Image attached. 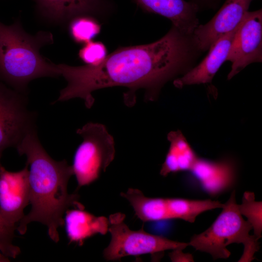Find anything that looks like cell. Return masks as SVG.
Listing matches in <instances>:
<instances>
[{"instance_id": "3", "label": "cell", "mask_w": 262, "mask_h": 262, "mask_svg": "<svg viewBox=\"0 0 262 262\" xmlns=\"http://www.w3.org/2000/svg\"><path fill=\"white\" fill-rule=\"evenodd\" d=\"M53 42L50 32L39 31L32 35L24 31L19 20L10 25L0 21V82L25 94L32 80L59 76L56 65L49 63L39 51Z\"/></svg>"}, {"instance_id": "10", "label": "cell", "mask_w": 262, "mask_h": 262, "mask_svg": "<svg viewBox=\"0 0 262 262\" xmlns=\"http://www.w3.org/2000/svg\"><path fill=\"white\" fill-rule=\"evenodd\" d=\"M254 0H226L215 16L207 23L198 25L192 37L201 52L208 50L220 37L235 29Z\"/></svg>"}, {"instance_id": "13", "label": "cell", "mask_w": 262, "mask_h": 262, "mask_svg": "<svg viewBox=\"0 0 262 262\" xmlns=\"http://www.w3.org/2000/svg\"><path fill=\"white\" fill-rule=\"evenodd\" d=\"M146 12L157 14L169 19L181 33L192 35L199 25L195 3L185 0H132Z\"/></svg>"}, {"instance_id": "24", "label": "cell", "mask_w": 262, "mask_h": 262, "mask_svg": "<svg viewBox=\"0 0 262 262\" xmlns=\"http://www.w3.org/2000/svg\"><path fill=\"white\" fill-rule=\"evenodd\" d=\"M221 0H190L198 7L199 10L201 9H214L219 4Z\"/></svg>"}, {"instance_id": "16", "label": "cell", "mask_w": 262, "mask_h": 262, "mask_svg": "<svg viewBox=\"0 0 262 262\" xmlns=\"http://www.w3.org/2000/svg\"><path fill=\"white\" fill-rule=\"evenodd\" d=\"M167 138L170 145L160 174L165 177L171 173L190 171L198 157L186 138L180 131L169 132Z\"/></svg>"}, {"instance_id": "11", "label": "cell", "mask_w": 262, "mask_h": 262, "mask_svg": "<svg viewBox=\"0 0 262 262\" xmlns=\"http://www.w3.org/2000/svg\"><path fill=\"white\" fill-rule=\"evenodd\" d=\"M37 12L51 22L64 24L81 15L107 17L115 10L111 0H34Z\"/></svg>"}, {"instance_id": "17", "label": "cell", "mask_w": 262, "mask_h": 262, "mask_svg": "<svg viewBox=\"0 0 262 262\" xmlns=\"http://www.w3.org/2000/svg\"><path fill=\"white\" fill-rule=\"evenodd\" d=\"M120 196L128 200L135 215L143 222L171 219L166 198L149 197L135 188H129Z\"/></svg>"}, {"instance_id": "23", "label": "cell", "mask_w": 262, "mask_h": 262, "mask_svg": "<svg viewBox=\"0 0 262 262\" xmlns=\"http://www.w3.org/2000/svg\"><path fill=\"white\" fill-rule=\"evenodd\" d=\"M183 249H176L169 254L172 262H194L192 255L189 253H184Z\"/></svg>"}, {"instance_id": "15", "label": "cell", "mask_w": 262, "mask_h": 262, "mask_svg": "<svg viewBox=\"0 0 262 262\" xmlns=\"http://www.w3.org/2000/svg\"><path fill=\"white\" fill-rule=\"evenodd\" d=\"M64 224L69 241L81 245L94 235L107 233L109 220L105 216H95L84 209L74 208L66 212Z\"/></svg>"}, {"instance_id": "5", "label": "cell", "mask_w": 262, "mask_h": 262, "mask_svg": "<svg viewBox=\"0 0 262 262\" xmlns=\"http://www.w3.org/2000/svg\"><path fill=\"white\" fill-rule=\"evenodd\" d=\"M76 132L82 138L74 157L72 168L78 187L97 180L114 160L115 143L105 125L88 122Z\"/></svg>"}, {"instance_id": "6", "label": "cell", "mask_w": 262, "mask_h": 262, "mask_svg": "<svg viewBox=\"0 0 262 262\" xmlns=\"http://www.w3.org/2000/svg\"><path fill=\"white\" fill-rule=\"evenodd\" d=\"M125 215L120 213L111 214L108 218V232L111 237L103 252L107 261L120 260L129 256L155 254L168 250L184 249L189 245L147 233L142 229L131 230L125 223Z\"/></svg>"}, {"instance_id": "7", "label": "cell", "mask_w": 262, "mask_h": 262, "mask_svg": "<svg viewBox=\"0 0 262 262\" xmlns=\"http://www.w3.org/2000/svg\"><path fill=\"white\" fill-rule=\"evenodd\" d=\"M25 96L0 82V160L5 149L16 147L36 128V113L29 110Z\"/></svg>"}, {"instance_id": "1", "label": "cell", "mask_w": 262, "mask_h": 262, "mask_svg": "<svg viewBox=\"0 0 262 262\" xmlns=\"http://www.w3.org/2000/svg\"><path fill=\"white\" fill-rule=\"evenodd\" d=\"M200 53L192 35L184 34L172 26L159 40L120 47L98 65L59 64V73L67 85L61 90L56 101L79 98L90 108L95 101L94 91L117 86L129 89L124 95V103L129 107L135 103V93L140 89H144L146 101H154L167 82L194 67Z\"/></svg>"}, {"instance_id": "9", "label": "cell", "mask_w": 262, "mask_h": 262, "mask_svg": "<svg viewBox=\"0 0 262 262\" xmlns=\"http://www.w3.org/2000/svg\"><path fill=\"white\" fill-rule=\"evenodd\" d=\"M30 203L28 165L17 172L7 170L0 162V215L9 226L16 224L25 215Z\"/></svg>"}, {"instance_id": "21", "label": "cell", "mask_w": 262, "mask_h": 262, "mask_svg": "<svg viewBox=\"0 0 262 262\" xmlns=\"http://www.w3.org/2000/svg\"><path fill=\"white\" fill-rule=\"evenodd\" d=\"M106 48L99 41H92L84 44L78 53L80 59L86 65L97 66L100 64L107 55Z\"/></svg>"}, {"instance_id": "18", "label": "cell", "mask_w": 262, "mask_h": 262, "mask_svg": "<svg viewBox=\"0 0 262 262\" xmlns=\"http://www.w3.org/2000/svg\"><path fill=\"white\" fill-rule=\"evenodd\" d=\"M171 219L179 218L190 223L203 212L222 208L223 204L219 201L206 200H191L183 198H166Z\"/></svg>"}, {"instance_id": "2", "label": "cell", "mask_w": 262, "mask_h": 262, "mask_svg": "<svg viewBox=\"0 0 262 262\" xmlns=\"http://www.w3.org/2000/svg\"><path fill=\"white\" fill-rule=\"evenodd\" d=\"M16 148L20 155L26 156V164L30 166L32 205L30 212L19 221L16 229L24 234L28 224L39 222L47 227L49 237L57 243L58 229L64 225L66 212L70 207L84 209L79 195L68 193V182L73 175L72 166L65 160L56 161L49 156L38 139L36 129L28 132Z\"/></svg>"}, {"instance_id": "22", "label": "cell", "mask_w": 262, "mask_h": 262, "mask_svg": "<svg viewBox=\"0 0 262 262\" xmlns=\"http://www.w3.org/2000/svg\"><path fill=\"white\" fill-rule=\"evenodd\" d=\"M15 229L16 228L8 225L0 215V251L14 259L21 252L19 247L13 244Z\"/></svg>"}, {"instance_id": "25", "label": "cell", "mask_w": 262, "mask_h": 262, "mask_svg": "<svg viewBox=\"0 0 262 262\" xmlns=\"http://www.w3.org/2000/svg\"><path fill=\"white\" fill-rule=\"evenodd\" d=\"M9 262L8 257L3 254L0 252V262Z\"/></svg>"}, {"instance_id": "4", "label": "cell", "mask_w": 262, "mask_h": 262, "mask_svg": "<svg viewBox=\"0 0 262 262\" xmlns=\"http://www.w3.org/2000/svg\"><path fill=\"white\" fill-rule=\"evenodd\" d=\"M222 210L211 226L203 232L194 235L189 245L196 250L210 254L214 260L226 259L230 251L227 246L233 243L242 244L244 249L238 262H249L255 259L259 249L258 239L249 234L251 225L243 218L238 209L233 191Z\"/></svg>"}, {"instance_id": "12", "label": "cell", "mask_w": 262, "mask_h": 262, "mask_svg": "<svg viewBox=\"0 0 262 262\" xmlns=\"http://www.w3.org/2000/svg\"><path fill=\"white\" fill-rule=\"evenodd\" d=\"M239 25L217 40L209 49L208 55L198 65L174 80V85L180 88L188 85L211 83L216 73L227 60Z\"/></svg>"}, {"instance_id": "19", "label": "cell", "mask_w": 262, "mask_h": 262, "mask_svg": "<svg viewBox=\"0 0 262 262\" xmlns=\"http://www.w3.org/2000/svg\"><path fill=\"white\" fill-rule=\"evenodd\" d=\"M101 25L98 18L89 15H81L72 19L68 31L72 40L77 43L86 44L99 33Z\"/></svg>"}, {"instance_id": "20", "label": "cell", "mask_w": 262, "mask_h": 262, "mask_svg": "<svg viewBox=\"0 0 262 262\" xmlns=\"http://www.w3.org/2000/svg\"><path fill=\"white\" fill-rule=\"evenodd\" d=\"M262 202L256 201L254 194L248 191L244 193L241 204H238L240 213L246 217L252 227L254 236L258 240L262 237Z\"/></svg>"}, {"instance_id": "14", "label": "cell", "mask_w": 262, "mask_h": 262, "mask_svg": "<svg viewBox=\"0 0 262 262\" xmlns=\"http://www.w3.org/2000/svg\"><path fill=\"white\" fill-rule=\"evenodd\" d=\"M190 171L203 189L212 196L229 189L235 182V166L229 160L214 162L198 158Z\"/></svg>"}, {"instance_id": "8", "label": "cell", "mask_w": 262, "mask_h": 262, "mask_svg": "<svg viewBox=\"0 0 262 262\" xmlns=\"http://www.w3.org/2000/svg\"><path fill=\"white\" fill-rule=\"evenodd\" d=\"M262 60V10L248 11L232 41L226 61L231 63L230 80L248 65Z\"/></svg>"}]
</instances>
